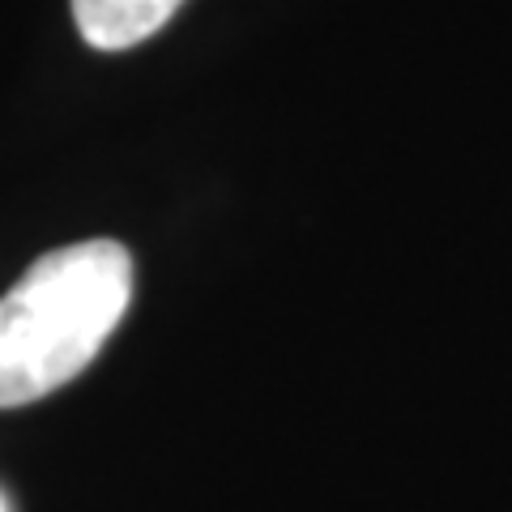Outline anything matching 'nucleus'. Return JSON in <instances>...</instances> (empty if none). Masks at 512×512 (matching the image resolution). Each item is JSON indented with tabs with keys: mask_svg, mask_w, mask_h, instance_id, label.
<instances>
[{
	"mask_svg": "<svg viewBox=\"0 0 512 512\" xmlns=\"http://www.w3.org/2000/svg\"><path fill=\"white\" fill-rule=\"evenodd\" d=\"M184 0H73V22L99 52H124L158 35Z\"/></svg>",
	"mask_w": 512,
	"mask_h": 512,
	"instance_id": "obj_2",
	"label": "nucleus"
},
{
	"mask_svg": "<svg viewBox=\"0 0 512 512\" xmlns=\"http://www.w3.org/2000/svg\"><path fill=\"white\" fill-rule=\"evenodd\" d=\"M0 512H5V500H0Z\"/></svg>",
	"mask_w": 512,
	"mask_h": 512,
	"instance_id": "obj_3",
	"label": "nucleus"
},
{
	"mask_svg": "<svg viewBox=\"0 0 512 512\" xmlns=\"http://www.w3.org/2000/svg\"><path fill=\"white\" fill-rule=\"evenodd\" d=\"M133 299V256L82 239L39 256L0 295V410L30 406L82 376Z\"/></svg>",
	"mask_w": 512,
	"mask_h": 512,
	"instance_id": "obj_1",
	"label": "nucleus"
}]
</instances>
